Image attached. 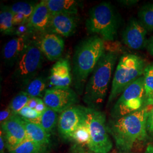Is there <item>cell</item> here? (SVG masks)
I'll return each instance as SVG.
<instances>
[{"instance_id":"cell-1","label":"cell","mask_w":153,"mask_h":153,"mask_svg":"<svg viewBox=\"0 0 153 153\" xmlns=\"http://www.w3.org/2000/svg\"><path fill=\"white\" fill-rule=\"evenodd\" d=\"M149 111L148 106H143L138 111L109 122L107 130L114 138L118 149L128 152L136 143L148 138Z\"/></svg>"},{"instance_id":"cell-2","label":"cell","mask_w":153,"mask_h":153,"mask_svg":"<svg viewBox=\"0 0 153 153\" xmlns=\"http://www.w3.org/2000/svg\"><path fill=\"white\" fill-rule=\"evenodd\" d=\"M105 52L104 40L95 35L77 45L73 57V76L77 93L82 94L88 76Z\"/></svg>"},{"instance_id":"cell-3","label":"cell","mask_w":153,"mask_h":153,"mask_svg":"<svg viewBox=\"0 0 153 153\" xmlns=\"http://www.w3.org/2000/svg\"><path fill=\"white\" fill-rule=\"evenodd\" d=\"M117 56V53L105 52L94 69L83 95V101L89 108H94L105 98Z\"/></svg>"},{"instance_id":"cell-4","label":"cell","mask_w":153,"mask_h":153,"mask_svg":"<svg viewBox=\"0 0 153 153\" xmlns=\"http://www.w3.org/2000/svg\"><path fill=\"white\" fill-rule=\"evenodd\" d=\"M88 32L97 33L104 42H113L117 36L119 18L109 2H102L92 7L86 21Z\"/></svg>"},{"instance_id":"cell-5","label":"cell","mask_w":153,"mask_h":153,"mask_svg":"<svg viewBox=\"0 0 153 153\" xmlns=\"http://www.w3.org/2000/svg\"><path fill=\"white\" fill-rule=\"evenodd\" d=\"M145 69V62L140 56L123 55L116 67L108 103L114 101L131 83L143 75Z\"/></svg>"},{"instance_id":"cell-6","label":"cell","mask_w":153,"mask_h":153,"mask_svg":"<svg viewBox=\"0 0 153 153\" xmlns=\"http://www.w3.org/2000/svg\"><path fill=\"white\" fill-rule=\"evenodd\" d=\"M86 121L91 137L88 149L94 153H109L112 149V142L108 133L104 113L88 108Z\"/></svg>"},{"instance_id":"cell-7","label":"cell","mask_w":153,"mask_h":153,"mask_svg":"<svg viewBox=\"0 0 153 153\" xmlns=\"http://www.w3.org/2000/svg\"><path fill=\"white\" fill-rule=\"evenodd\" d=\"M43 60V53L39 43L33 40L16 64L13 73L14 79L26 86L34 79L42 67Z\"/></svg>"},{"instance_id":"cell-8","label":"cell","mask_w":153,"mask_h":153,"mask_svg":"<svg viewBox=\"0 0 153 153\" xmlns=\"http://www.w3.org/2000/svg\"><path fill=\"white\" fill-rule=\"evenodd\" d=\"M144 77L140 76L126 88L117 100L111 114L117 119L141 109L144 104Z\"/></svg>"},{"instance_id":"cell-9","label":"cell","mask_w":153,"mask_h":153,"mask_svg":"<svg viewBox=\"0 0 153 153\" xmlns=\"http://www.w3.org/2000/svg\"><path fill=\"white\" fill-rule=\"evenodd\" d=\"M88 108L74 105L62 112L59 117L58 129L61 136L71 140L73 133L86 119Z\"/></svg>"},{"instance_id":"cell-10","label":"cell","mask_w":153,"mask_h":153,"mask_svg":"<svg viewBox=\"0 0 153 153\" xmlns=\"http://www.w3.org/2000/svg\"><path fill=\"white\" fill-rule=\"evenodd\" d=\"M78 100L76 93L69 87H53L47 89L43 101L47 107L57 113H62Z\"/></svg>"},{"instance_id":"cell-11","label":"cell","mask_w":153,"mask_h":153,"mask_svg":"<svg viewBox=\"0 0 153 153\" xmlns=\"http://www.w3.org/2000/svg\"><path fill=\"white\" fill-rule=\"evenodd\" d=\"M1 125V131L5 140L6 147L9 152L30 139L22 119L18 115H13Z\"/></svg>"},{"instance_id":"cell-12","label":"cell","mask_w":153,"mask_h":153,"mask_svg":"<svg viewBox=\"0 0 153 153\" xmlns=\"http://www.w3.org/2000/svg\"><path fill=\"white\" fill-rule=\"evenodd\" d=\"M147 30L139 20L133 18L129 21L123 33V40L127 47L140 50L146 47Z\"/></svg>"},{"instance_id":"cell-13","label":"cell","mask_w":153,"mask_h":153,"mask_svg":"<svg viewBox=\"0 0 153 153\" xmlns=\"http://www.w3.org/2000/svg\"><path fill=\"white\" fill-rule=\"evenodd\" d=\"M32 41L27 35H22L7 42L2 51L6 64L11 66L16 64Z\"/></svg>"},{"instance_id":"cell-14","label":"cell","mask_w":153,"mask_h":153,"mask_svg":"<svg viewBox=\"0 0 153 153\" xmlns=\"http://www.w3.org/2000/svg\"><path fill=\"white\" fill-rule=\"evenodd\" d=\"M52 14L45 1H42L35 6L27 24L28 31L38 33L48 31Z\"/></svg>"},{"instance_id":"cell-15","label":"cell","mask_w":153,"mask_h":153,"mask_svg":"<svg viewBox=\"0 0 153 153\" xmlns=\"http://www.w3.org/2000/svg\"><path fill=\"white\" fill-rule=\"evenodd\" d=\"M76 27L75 15L56 14L52 15L48 31L64 37H69L74 33Z\"/></svg>"},{"instance_id":"cell-16","label":"cell","mask_w":153,"mask_h":153,"mask_svg":"<svg viewBox=\"0 0 153 153\" xmlns=\"http://www.w3.org/2000/svg\"><path fill=\"white\" fill-rule=\"evenodd\" d=\"M69 61L60 59L53 65L50 73L49 83L53 87H69L72 81Z\"/></svg>"},{"instance_id":"cell-17","label":"cell","mask_w":153,"mask_h":153,"mask_svg":"<svg viewBox=\"0 0 153 153\" xmlns=\"http://www.w3.org/2000/svg\"><path fill=\"white\" fill-rule=\"evenodd\" d=\"M39 46L43 55L50 61L59 59L64 49V41L61 36L47 33L40 39Z\"/></svg>"},{"instance_id":"cell-18","label":"cell","mask_w":153,"mask_h":153,"mask_svg":"<svg viewBox=\"0 0 153 153\" xmlns=\"http://www.w3.org/2000/svg\"><path fill=\"white\" fill-rule=\"evenodd\" d=\"M36 4L30 2H18L10 6L13 14L14 26L27 25Z\"/></svg>"},{"instance_id":"cell-19","label":"cell","mask_w":153,"mask_h":153,"mask_svg":"<svg viewBox=\"0 0 153 153\" xmlns=\"http://www.w3.org/2000/svg\"><path fill=\"white\" fill-rule=\"evenodd\" d=\"M21 118L30 139L42 145L48 146L50 143V134L39 123Z\"/></svg>"},{"instance_id":"cell-20","label":"cell","mask_w":153,"mask_h":153,"mask_svg":"<svg viewBox=\"0 0 153 153\" xmlns=\"http://www.w3.org/2000/svg\"><path fill=\"white\" fill-rule=\"evenodd\" d=\"M52 15L68 14L76 15L78 12V4L74 0H44Z\"/></svg>"},{"instance_id":"cell-21","label":"cell","mask_w":153,"mask_h":153,"mask_svg":"<svg viewBox=\"0 0 153 153\" xmlns=\"http://www.w3.org/2000/svg\"><path fill=\"white\" fill-rule=\"evenodd\" d=\"M13 22V14L10 6H1L0 11V31L1 33L9 35L15 33Z\"/></svg>"},{"instance_id":"cell-22","label":"cell","mask_w":153,"mask_h":153,"mask_svg":"<svg viewBox=\"0 0 153 153\" xmlns=\"http://www.w3.org/2000/svg\"><path fill=\"white\" fill-rule=\"evenodd\" d=\"M144 90L145 106L153 105V64L145 67L144 73Z\"/></svg>"},{"instance_id":"cell-23","label":"cell","mask_w":153,"mask_h":153,"mask_svg":"<svg viewBox=\"0 0 153 153\" xmlns=\"http://www.w3.org/2000/svg\"><path fill=\"white\" fill-rule=\"evenodd\" d=\"M46 79L43 76L34 78L26 86L25 92L31 98H39L44 97L46 91Z\"/></svg>"},{"instance_id":"cell-24","label":"cell","mask_w":153,"mask_h":153,"mask_svg":"<svg viewBox=\"0 0 153 153\" xmlns=\"http://www.w3.org/2000/svg\"><path fill=\"white\" fill-rule=\"evenodd\" d=\"M59 117L57 112L47 107L42 114L38 123L50 134L56 126L57 122L59 121Z\"/></svg>"},{"instance_id":"cell-25","label":"cell","mask_w":153,"mask_h":153,"mask_svg":"<svg viewBox=\"0 0 153 153\" xmlns=\"http://www.w3.org/2000/svg\"><path fill=\"white\" fill-rule=\"evenodd\" d=\"M48 146H43L28 139L9 152V153H46Z\"/></svg>"},{"instance_id":"cell-26","label":"cell","mask_w":153,"mask_h":153,"mask_svg":"<svg viewBox=\"0 0 153 153\" xmlns=\"http://www.w3.org/2000/svg\"><path fill=\"white\" fill-rule=\"evenodd\" d=\"M90 129L86 119L73 133L71 140H73L75 143L88 148L90 142Z\"/></svg>"},{"instance_id":"cell-27","label":"cell","mask_w":153,"mask_h":153,"mask_svg":"<svg viewBox=\"0 0 153 153\" xmlns=\"http://www.w3.org/2000/svg\"><path fill=\"white\" fill-rule=\"evenodd\" d=\"M139 21L148 31H153V4L142 6L138 13Z\"/></svg>"},{"instance_id":"cell-28","label":"cell","mask_w":153,"mask_h":153,"mask_svg":"<svg viewBox=\"0 0 153 153\" xmlns=\"http://www.w3.org/2000/svg\"><path fill=\"white\" fill-rule=\"evenodd\" d=\"M30 99L31 97L25 91H21L11 100L9 108L11 109L14 115H18L19 112L27 106Z\"/></svg>"},{"instance_id":"cell-29","label":"cell","mask_w":153,"mask_h":153,"mask_svg":"<svg viewBox=\"0 0 153 153\" xmlns=\"http://www.w3.org/2000/svg\"><path fill=\"white\" fill-rule=\"evenodd\" d=\"M18 115L23 119L38 123L42 114L39 113L35 109L26 106L19 112Z\"/></svg>"},{"instance_id":"cell-30","label":"cell","mask_w":153,"mask_h":153,"mask_svg":"<svg viewBox=\"0 0 153 153\" xmlns=\"http://www.w3.org/2000/svg\"><path fill=\"white\" fill-rule=\"evenodd\" d=\"M68 153H94L88 148L75 143L71 146Z\"/></svg>"},{"instance_id":"cell-31","label":"cell","mask_w":153,"mask_h":153,"mask_svg":"<svg viewBox=\"0 0 153 153\" xmlns=\"http://www.w3.org/2000/svg\"><path fill=\"white\" fill-rule=\"evenodd\" d=\"M147 129L150 133L153 134V105L152 108L149 109L148 112Z\"/></svg>"},{"instance_id":"cell-32","label":"cell","mask_w":153,"mask_h":153,"mask_svg":"<svg viewBox=\"0 0 153 153\" xmlns=\"http://www.w3.org/2000/svg\"><path fill=\"white\" fill-rule=\"evenodd\" d=\"M13 115H14V114H13L11 109H10L9 107L3 111H1L0 112L1 124L7 120V119H9Z\"/></svg>"},{"instance_id":"cell-33","label":"cell","mask_w":153,"mask_h":153,"mask_svg":"<svg viewBox=\"0 0 153 153\" xmlns=\"http://www.w3.org/2000/svg\"><path fill=\"white\" fill-rule=\"evenodd\" d=\"M40 99H41L39 98H31L28 102L27 106L31 108L35 109L36 107L37 106Z\"/></svg>"},{"instance_id":"cell-34","label":"cell","mask_w":153,"mask_h":153,"mask_svg":"<svg viewBox=\"0 0 153 153\" xmlns=\"http://www.w3.org/2000/svg\"><path fill=\"white\" fill-rule=\"evenodd\" d=\"M47 106L44 103V101L42 99H40L39 102L38 104L37 105V106L35 108V110L38 112L39 113L42 114L43 113L44 111L45 110V109L47 108Z\"/></svg>"},{"instance_id":"cell-35","label":"cell","mask_w":153,"mask_h":153,"mask_svg":"<svg viewBox=\"0 0 153 153\" xmlns=\"http://www.w3.org/2000/svg\"><path fill=\"white\" fill-rule=\"evenodd\" d=\"M6 143L3 133L1 131L0 135V153H4L5 149Z\"/></svg>"},{"instance_id":"cell-36","label":"cell","mask_w":153,"mask_h":153,"mask_svg":"<svg viewBox=\"0 0 153 153\" xmlns=\"http://www.w3.org/2000/svg\"><path fill=\"white\" fill-rule=\"evenodd\" d=\"M146 47H147V48H148L149 53L153 56V36H152L149 40H148V43H147Z\"/></svg>"},{"instance_id":"cell-37","label":"cell","mask_w":153,"mask_h":153,"mask_svg":"<svg viewBox=\"0 0 153 153\" xmlns=\"http://www.w3.org/2000/svg\"><path fill=\"white\" fill-rule=\"evenodd\" d=\"M138 2V1H136V0H130V1H121L120 2L121 4H124V5L131 6L133 5H134L137 4Z\"/></svg>"},{"instance_id":"cell-38","label":"cell","mask_w":153,"mask_h":153,"mask_svg":"<svg viewBox=\"0 0 153 153\" xmlns=\"http://www.w3.org/2000/svg\"><path fill=\"white\" fill-rule=\"evenodd\" d=\"M145 153H153V144H150L148 145Z\"/></svg>"},{"instance_id":"cell-39","label":"cell","mask_w":153,"mask_h":153,"mask_svg":"<svg viewBox=\"0 0 153 153\" xmlns=\"http://www.w3.org/2000/svg\"></svg>"}]
</instances>
